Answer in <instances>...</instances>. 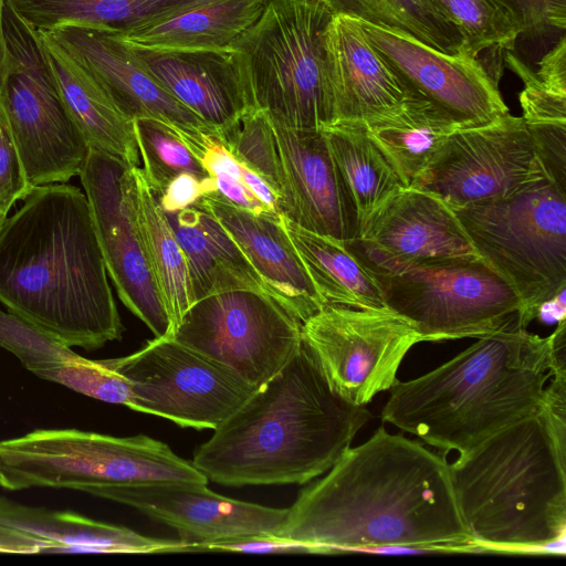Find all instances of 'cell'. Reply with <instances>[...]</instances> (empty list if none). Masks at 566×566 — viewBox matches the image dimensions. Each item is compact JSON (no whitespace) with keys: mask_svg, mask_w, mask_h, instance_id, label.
Masks as SVG:
<instances>
[{"mask_svg":"<svg viewBox=\"0 0 566 566\" xmlns=\"http://www.w3.org/2000/svg\"><path fill=\"white\" fill-rule=\"evenodd\" d=\"M327 554L407 548L476 551L460 516L449 463L380 426L303 489L277 535Z\"/></svg>","mask_w":566,"mask_h":566,"instance_id":"1","label":"cell"},{"mask_svg":"<svg viewBox=\"0 0 566 566\" xmlns=\"http://www.w3.org/2000/svg\"><path fill=\"white\" fill-rule=\"evenodd\" d=\"M106 273L88 200L73 185L32 188L0 229V302L70 347L122 338Z\"/></svg>","mask_w":566,"mask_h":566,"instance_id":"2","label":"cell"},{"mask_svg":"<svg viewBox=\"0 0 566 566\" xmlns=\"http://www.w3.org/2000/svg\"><path fill=\"white\" fill-rule=\"evenodd\" d=\"M371 418L329 386L304 343L195 451L191 463L229 486L304 484L328 471Z\"/></svg>","mask_w":566,"mask_h":566,"instance_id":"3","label":"cell"},{"mask_svg":"<svg viewBox=\"0 0 566 566\" xmlns=\"http://www.w3.org/2000/svg\"><path fill=\"white\" fill-rule=\"evenodd\" d=\"M552 346V334L528 333L516 318L436 369L397 380L381 419L446 453H467L542 410Z\"/></svg>","mask_w":566,"mask_h":566,"instance_id":"4","label":"cell"},{"mask_svg":"<svg viewBox=\"0 0 566 566\" xmlns=\"http://www.w3.org/2000/svg\"><path fill=\"white\" fill-rule=\"evenodd\" d=\"M449 472L476 551L564 555L566 423L542 409L460 454Z\"/></svg>","mask_w":566,"mask_h":566,"instance_id":"5","label":"cell"},{"mask_svg":"<svg viewBox=\"0 0 566 566\" xmlns=\"http://www.w3.org/2000/svg\"><path fill=\"white\" fill-rule=\"evenodd\" d=\"M333 13L329 0H268L229 51L247 108L291 129L328 126L323 32Z\"/></svg>","mask_w":566,"mask_h":566,"instance_id":"6","label":"cell"},{"mask_svg":"<svg viewBox=\"0 0 566 566\" xmlns=\"http://www.w3.org/2000/svg\"><path fill=\"white\" fill-rule=\"evenodd\" d=\"M207 476L165 442L80 429H35L0 440V488L66 489L105 499L113 490L160 482L208 485Z\"/></svg>","mask_w":566,"mask_h":566,"instance_id":"7","label":"cell"},{"mask_svg":"<svg viewBox=\"0 0 566 566\" xmlns=\"http://www.w3.org/2000/svg\"><path fill=\"white\" fill-rule=\"evenodd\" d=\"M453 210L479 256L518 296L527 328L566 287V190L544 176L506 199Z\"/></svg>","mask_w":566,"mask_h":566,"instance_id":"8","label":"cell"},{"mask_svg":"<svg viewBox=\"0 0 566 566\" xmlns=\"http://www.w3.org/2000/svg\"><path fill=\"white\" fill-rule=\"evenodd\" d=\"M357 258L385 305L415 323L424 342L479 338L502 329L522 311L513 289L479 255L419 262Z\"/></svg>","mask_w":566,"mask_h":566,"instance_id":"9","label":"cell"},{"mask_svg":"<svg viewBox=\"0 0 566 566\" xmlns=\"http://www.w3.org/2000/svg\"><path fill=\"white\" fill-rule=\"evenodd\" d=\"M8 64L0 98L31 188L80 175L90 147L70 115L35 30L3 4Z\"/></svg>","mask_w":566,"mask_h":566,"instance_id":"10","label":"cell"},{"mask_svg":"<svg viewBox=\"0 0 566 566\" xmlns=\"http://www.w3.org/2000/svg\"><path fill=\"white\" fill-rule=\"evenodd\" d=\"M174 337L259 388L300 348L302 322L269 292L239 289L196 301Z\"/></svg>","mask_w":566,"mask_h":566,"instance_id":"11","label":"cell"},{"mask_svg":"<svg viewBox=\"0 0 566 566\" xmlns=\"http://www.w3.org/2000/svg\"><path fill=\"white\" fill-rule=\"evenodd\" d=\"M106 361L128 386V408L184 428L217 429L258 389L174 337H155Z\"/></svg>","mask_w":566,"mask_h":566,"instance_id":"12","label":"cell"},{"mask_svg":"<svg viewBox=\"0 0 566 566\" xmlns=\"http://www.w3.org/2000/svg\"><path fill=\"white\" fill-rule=\"evenodd\" d=\"M302 337L332 389L365 406L397 381L398 368L417 343V326L386 307L325 305L302 323Z\"/></svg>","mask_w":566,"mask_h":566,"instance_id":"13","label":"cell"},{"mask_svg":"<svg viewBox=\"0 0 566 566\" xmlns=\"http://www.w3.org/2000/svg\"><path fill=\"white\" fill-rule=\"evenodd\" d=\"M544 176L524 119L509 112L451 133L410 187L458 209L506 199Z\"/></svg>","mask_w":566,"mask_h":566,"instance_id":"14","label":"cell"},{"mask_svg":"<svg viewBox=\"0 0 566 566\" xmlns=\"http://www.w3.org/2000/svg\"><path fill=\"white\" fill-rule=\"evenodd\" d=\"M358 21L410 97L430 103L461 127L485 125L509 113L497 78L479 56L464 49L448 54L410 34Z\"/></svg>","mask_w":566,"mask_h":566,"instance_id":"15","label":"cell"},{"mask_svg":"<svg viewBox=\"0 0 566 566\" xmlns=\"http://www.w3.org/2000/svg\"><path fill=\"white\" fill-rule=\"evenodd\" d=\"M128 166L91 149L80 172L106 271L123 304L153 332L171 337L170 321L151 274L124 182Z\"/></svg>","mask_w":566,"mask_h":566,"instance_id":"16","label":"cell"},{"mask_svg":"<svg viewBox=\"0 0 566 566\" xmlns=\"http://www.w3.org/2000/svg\"><path fill=\"white\" fill-rule=\"evenodd\" d=\"M105 500L138 510L179 533L186 552L240 537L277 536L287 509H274L217 494L206 484L160 482L111 491Z\"/></svg>","mask_w":566,"mask_h":566,"instance_id":"17","label":"cell"},{"mask_svg":"<svg viewBox=\"0 0 566 566\" xmlns=\"http://www.w3.org/2000/svg\"><path fill=\"white\" fill-rule=\"evenodd\" d=\"M345 244L359 258L388 262L479 255L454 210L438 196L413 187L389 198Z\"/></svg>","mask_w":566,"mask_h":566,"instance_id":"18","label":"cell"},{"mask_svg":"<svg viewBox=\"0 0 566 566\" xmlns=\"http://www.w3.org/2000/svg\"><path fill=\"white\" fill-rule=\"evenodd\" d=\"M269 122L283 175L281 214L319 234L342 241L355 239V207L324 132L291 129Z\"/></svg>","mask_w":566,"mask_h":566,"instance_id":"19","label":"cell"},{"mask_svg":"<svg viewBox=\"0 0 566 566\" xmlns=\"http://www.w3.org/2000/svg\"><path fill=\"white\" fill-rule=\"evenodd\" d=\"M323 50L328 126L365 124L398 111L410 98L357 18L333 13L323 32Z\"/></svg>","mask_w":566,"mask_h":566,"instance_id":"20","label":"cell"},{"mask_svg":"<svg viewBox=\"0 0 566 566\" xmlns=\"http://www.w3.org/2000/svg\"><path fill=\"white\" fill-rule=\"evenodd\" d=\"M44 32L99 81L132 120L151 118L170 127L217 133L161 87L114 30L67 25Z\"/></svg>","mask_w":566,"mask_h":566,"instance_id":"21","label":"cell"},{"mask_svg":"<svg viewBox=\"0 0 566 566\" xmlns=\"http://www.w3.org/2000/svg\"><path fill=\"white\" fill-rule=\"evenodd\" d=\"M182 539L144 536L71 511L31 506L0 495V553L185 552Z\"/></svg>","mask_w":566,"mask_h":566,"instance_id":"22","label":"cell"},{"mask_svg":"<svg viewBox=\"0 0 566 566\" xmlns=\"http://www.w3.org/2000/svg\"><path fill=\"white\" fill-rule=\"evenodd\" d=\"M193 206L210 213L238 244L265 286L302 323L326 304L297 255L281 217L242 209L219 192Z\"/></svg>","mask_w":566,"mask_h":566,"instance_id":"23","label":"cell"},{"mask_svg":"<svg viewBox=\"0 0 566 566\" xmlns=\"http://www.w3.org/2000/svg\"><path fill=\"white\" fill-rule=\"evenodd\" d=\"M130 48L155 81L218 135L247 109L229 52Z\"/></svg>","mask_w":566,"mask_h":566,"instance_id":"24","label":"cell"},{"mask_svg":"<svg viewBox=\"0 0 566 566\" xmlns=\"http://www.w3.org/2000/svg\"><path fill=\"white\" fill-rule=\"evenodd\" d=\"M48 67L88 147L139 166L134 120L115 104L99 81L44 31L35 30Z\"/></svg>","mask_w":566,"mask_h":566,"instance_id":"25","label":"cell"},{"mask_svg":"<svg viewBox=\"0 0 566 566\" xmlns=\"http://www.w3.org/2000/svg\"><path fill=\"white\" fill-rule=\"evenodd\" d=\"M268 0H202L115 31L126 44L148 50L229 52L260 17Z\"/></svg>","mask_w":566,"mask_h":566,"instance_id":"26","label":"cell"},{"mask_svg":"<svg viewBox=\"0 0 566 566\" xmlns=\"http://www.w3.org/2000/svg\"><path fill=\"white\" fill-rule=\"evenodd\" d=\"M167 217L186 255L195 302L229 290L270 293L238 244L210 213L191 206Z\"/></svg>","mask_w":566,"mask_h":566,"instance_id":"27","label":"cell"},{"mask_svg":"<svg viewBox=\"0 0 566 566\" xmlns=\"http://www.w3.org/2000/svg\"><path fill=\"white\" fill-rule=\"evenodd\" d=\"M124 182L145 254L167 311L171 336L195 303L188 265L167 214L149 189L142 168L127 167Z\"/></svg>","mask_w":566,"mask_h":566,"instance_id":"28","label":"cell"},{"mask_svg":"<svg viewBox=\"0 0 566 566\" xmlns=\"http://www.w3.org/2000/svg\"><path fill=\"white\" fill-rule=\"evenodd\" d=\"M281 223L326 305L386 307L379 286L345 241L306 230L282 214Z\"/></svg>","mask_w":566,"mask_h":566,"instance_id":"29","label":"cell"},{"mask_svg":"<svg viewBox=\"0 0 566 566\" xmlns=\"http://www.w3.org/2000/svg\"><path fill=\"white\" fill-rule=\"evenodd\" d=\"M360 125L407 187L423 171L446 138L462 128L430 103L413 97L398 111Z\"/></svg>","mask_w":566,"mask_h":566,"instance_id":"30","label":"cell"},{"mask_svg":"<svg viewBox=\"0 0 566 566\" xmlns=\"http://www.w3.org/2000/svg\"><path fill=\"white\" fill-rule=\"evenodd\" d=\"M322 130L354 203L359 229L373 212L407 186L363 125L338 123Z\"/></svg>","mask_w":566,"mask_h":566,"instance_id":"31","label":"cell"},{"mask_svg":"<svg viewBox=\"0 0 566 566\" xmlns=\"http://www.w3.org/2000/svg\"><path fill=\"white\" fill-rule=\"evenodd\" d=\"M33 30L67 25L123 31L202 0H8Z\"/></svg>","mask_w":566,"mask_h":566,"instance_id":"32","label":"cell"},{"mask_svg":"<svg viewBox=\"0 0 566 566\" xmlns=\"http://www.w3.org/2000/svg\"><path fill=\"white\" fill-rule=\"evenodd\" d=\"M335 12L400 31L448 54L463 49L458 29L429 0H329Z\"/></svg>","mask_w":566,"mask_h":566,"instance_id":"33","label":"cell"},{"mask_svg":"<svg viewBox=\"0 0 566 566\" xmlns=\"http://www.w3.org/2000/svg\"><path fill=\"white\" fill-rule=\"evenodd\" d=\"M460 32L473 56L488 49L511 51L522 28L502 0H429Z\"/></svg>","mask_w":566,"mask_h":566,"instance_id":"34","label":"cell"},{"mask_svg":"<svg viewBox=\"0 0 566 566\" xmlns=\"http://www.w3.org/2000/svg\"><path fill=\"white\" fill-rule=\"evenodd\" d=\"M134 132L143 175L156 197L180 174L209 176L170 126L151 118H138L134 120Z\"/></svg>","mask_w":566,"mask_h":566,"instance_id":"35","label":"cell"},{"mask_svg":"<svg viewBox=\"0 0 566 566\" xmlns=\"http://www.w3.org/2000/svg\"><path fill=\"white\" fill-rule=\"evenodd\" d=\"M218 136L240 163L270 186L280 210L284 193L283 175L274 133L266 115L260 109L247 108Z\"/></svg>","mask_w":566,"mask_h":566,"instance_id":"36","label":"cell"},{"mask_svg":"<svg viewBox=\"0 0 566 566\" xmlns=\"http://www.w3.org/2000/svg\"><path fill=\"white\" fill-rule=\"evenodd\" d=\"M0 347L13 354L22 366L41 378L75 354L69 345L19 316L0 310Z\"/></svg>","mask_w":566,"mask_h":566,"instance_id":"37","label":"cell"},{"mask_svg":"<svg viewBox=\"0 0 566 566\" xmlns=\"http://www.w3.org/2000/svg\"><path fill=\"white\" fill-rule=\"evenodd\" d=\"M41 379L108 403L127 407L130 398L126 381L108 366L106 359H88L76 353Z\"/></svg>","mask_w":566,"mask_h":566,"instance_id":"38","label":"cell"},{"mask_svg":"<svg viewBox=\"0 0 566 566\" xmlns=\"http://www.w3.org/2000/svg\"><path fill=\"white\" fill-rule=\"evenodd\" d=\"M505 65L523 82L518 95L525 124L566 122V94L544 84L535 72L511 51H504Z\"/></svg>","mask_w":566,"mask_h":566,"instance_id":"39","label":"cell"},{"mask_svg":"<svg viewBox=\"0 0 566 566\" xmlns=\"http://www.w3.org/2000/svg\"><path fill=\"white\" fill-rule=\"evenodd\" d=\"M31 189L0 98V212L8 216L12 206L23 200Z\"/></svg>","mask_w":566,"mask_h":566,"instance_id":"40","label":"cell"},{"mask_svg":"<svg viewBox=\"0 0 566 566\" xmlns=\"http://www.w3.org/2000/svg\"><path fill=\"white\" fill-rule=\"evenodd\" d=\"M525 125L546 177L566 190V122Z\"/></svg>","mask_w":566,"mask_h":566,"instance_id":"41","label":"cell"},{"mask_svg":"<svg viewBox=\"0 0 566 566\" xmlns=\"http://www.w3.org/2000/svg\"><path fill=\"white\" fill-rule=\"evenodd\" d=\"M522 28V35L541 36L566 28V0H502Z\"/></svg>","mask_w":566,"mask_h":566,"instance_id":"42","label":"cell"},{"mask_svg":"<svg viewBox=\"0 0 566 566\" xmlns=\"http://www.w3.org/2000/svg\"><path fill=\"white\" fill-rule=\"evenodd\" d=\"M212 192H217L213 178L184 172L176 176L156 198L163 211L171 214L193 206L200 198Z\"/></svg>","mask_w":566,"mask_h":566,"instance_id":"43","label":"cell"},{"mask_svg":"<svg viewBox=\"0 0 566 566\" xmlns=\"http://www.w3.org/2000/svg\"><path fill=\"white\" fill-rule=\"evenodd\" d=\"M196 551L202 552H243V553H316L306 544L274 535H258L221 541L201 545Z\"/></svg>","mask_w":566,"mask_h":566,"instance_id":"44","label":"cell"},{"mask_svg":"<svg viewBox=\"0 0 566 566\" xmlns=\"http://www.w3.org/2000/svg\"><path fill=\"white\" fill-rule=\"evenodd\" d=\"M538 78L552 90L566 94V38L562 35L539 61Z\"/></svg>","mask_w":566,"mask_h":566,"instance_id":"45","label":"cell"},{"mask_svg":"<svg viewBox=\"0 0 566 566\" xmlns=\"http://www.w3.org/2000/svg\"><path fill=\"white\" fill-rule=\"evenodd\" d=\"M566 287L562 289L552 298L544 302L538 311L536 318H542L546 322H559L566 317Z\"/></svg>","mask_w":566,"mask_h":566,"instance_id":"46","label":"cell"},{"mask_svg":"<svg viewBox=\"0 0 566 566\" xmlns=\"http://www.w3.org/2000/svg\"><path fill=\"white\" fill-rule=\"evenodd\" d=\"M3 4H4V0H0V85H1L2 78L4 76L7 64H8V49H7V44H6V39H4V33H3V21H2Z\"/></svg>","mask_w":566,"mask_h":566,"instance_id":"47","label":"cell"},{"mask_svg":"<svg viewBox=\"0 0 566 566\" xmlns=\"http://www.w3.org/2000/svg\"><path fill=\"white\" fill-rule=\"evenodd\" d=\"M6 218H7V216H6V214H3L2 212H0V229H1V227H2V224H3V222H4V220H6Z\"/></svg>","mask_w":566,"mask_h":566,"instance_id":"48","label":"cell"}]
</instances>
